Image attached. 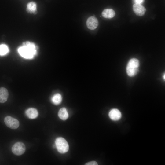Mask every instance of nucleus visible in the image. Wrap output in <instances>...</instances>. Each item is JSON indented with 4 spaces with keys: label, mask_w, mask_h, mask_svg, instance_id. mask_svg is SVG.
<instances>
[{
    "label": "nucleus",
    "mask_w": 165,
    "mask_h": 165,
    "mask_svg": "<svg viewBox=\"0 0 165 165\" xmlns=\"http://www.w3.org/2000/svg\"><path fill=\"white\" fill-rule=\"evenodd\" d=\"M85 165H97V163L95 161H92L86 163Z\"/></svg>",
    "instance_id": "obj_16"
},
{
    "label": "nucleus",
    "mask_w": 165,
    "mask_h": 165,
    "mask_svg": "<svg viewBox=\"0 0 165 165\" xmlns=\"http://www.w3.org/2000/svg\"><path fill=\"white\" fill-rule=\"evenodd\" d=\"M26 116L30 119H34L37 117L38 112L35 108H30L27 109L25 112Z\"/></svg>",
    "instance_id": "obj_11"
},
{
    "label": "nucleus",
    "mask_w": 165,
    "mask_h": 165,
    "mask_svg": "<svg viewBox=\"0 0 165 165\" xmlns=\"http://www.w3.org/2000/svg\"><path fill=\"white\" fill-rule=\"evenodd\" d=\"M9 52L8 46L6 44L0 45V55L3 56Z\"/></svg>",
    "instance_id": "obj_15"
},
{
    "label": "nucleus",
    "mask_w": 165,
    "mask_h": 165,
    "mask_svg": "<svg viewBox=\"0 0 165 165\" xmlns=\"http://www.w3.org/2000/svg\"><path fill=\"white\" fill-rule=\"evenodd\" d=\"M37 47L33 42L26 41L18 49V51L22 57L27 59H32L37 53Z\"/></svg>",
    "instance_id": "obj_1"
},
{
    "label": "nucleus",
    "mask_w": 165,
    "mask_h": 165,
    "mask_svg": "<svg viewBox=\"0 0 165 165\" xmlns=\"http://www.w3.org/2000/svg\"><path fill=\"white\" fill-rule=\"evenodd\" d=\"M110 118L112 120L117 121L121 117V113L117 109L113 108L111 109L108 114Z\"/></svg>",
    "instance_id": "obj_8"
},
{
    "label": "nucleus",
    "mask_w": 165,
    "mask_h": 165,
    "mask_svg": "<svg viewBox=\"0 0 165 165\" xmlns=\"http://www.w3.org/2000/svg\"><path fill=\"white\" fill-rule=\"evenodd\" d=\"M135 3L141 4L144 1V0H134Z\"/></svg>",
    "instance_id": "obj_17"
},
{
    "label": "nucleus",
    "mask_w": 165,
    "mask_h": 165,
    "mask_svg": "<svg viewBox=\"0 0 165 165\" xmlns=\"http://www.w3.org/2000/svg\"><path fill=\"white\" fill-rule=\"evenodd\" d=\"M9 95L8 91L4 87L0 88V103H4L6 102Z\"/></svg>",
    "instance_id": "obj_10"
},
{
    "label": "nucleus",
    "mask_w": 165,
    "mask_h": 165,
    "mask_svg": "<svg viewBox=\"0 0 165 165\" xmlns=\"http://www.w3.org/2000/svg\"><path fill=\"white\" fill-rule=\"evenodd\" d=\"M26 148L24 144L20 142L15 143L12 148L13 153L15 155L20 156L23 154L25 151Z\"/></svg>",
    "instance_id": "obj_4"
},
{
    "label": "nucleus",
    "mask_w": 165,
    "mask_h": 165,
    "mask_svg": "<svg viewBox=\"0 0 165 165\" xmlns=\"http://www.w3.org/2000/svg\"><path fill=\"white\" fill-rule=\"evenodd\" d=\"M4 121L6 125L12 129H16L19 126V121L17 119L10 116H8L5 117Z\"/></svg>",
    "instance_id": "obj_5"
},
{
    "label": "nucleus",
    "mask_w": 165,
    "mask_h": 165,
    "mask_svg": "<svg viewBox=\"0 0 165 165\" xmlns=\"http://www.w3.org/2000/svg\"><path fill=\"white\" fill-rule=\"evenodd\" d=\"M62 100V96L59 93H57L54 95L51 98V101L55 105H57L60 104Z\"/></svg>",
    "instance_id": "obj_14"
},
{
    "label": "nucleus",
    "mask_w": 165,
    "mask_h": 165,
    "mask_svg": "<svg viewBox=\"0 0 165 165\" xmlns=\"http://www.w3.org/2000/svg\"><path fill=\"white\" fill-rule=\"evenodd\" d=\"M139 66V60L135 58H132L128 62L127 68L126 71L128 75L130 77L134 76L138 71Z\"/></svg>",
    "instance_id": "obj_2"
},
{
    "label": "nucleus",
    "mask_w": 165,
    "mask_h": 165,
    "mask_svg": "<svg viewBox=\"0 0 165 165\" xmlns=\"http://www.w3.org/2000/svg\"><path fill=\"white\" fill-rule=\"evenodd\" d=\"M165 74H164V75H163V79H165Z\"/></svg>",
    "instance_id": "obj_18"
},
{
    "label": "nucleus",
    "mask_w": 165,
    "mask_h": 165,
    "mask_svg": "<svg viewBox=\"0 0 165 165\" xmlns=\"http://www.w3.org/2000/svg\"><path fill=\"white\" fill-rule=\"evenodd\" d=\"M55 143L57 150L60 153H64L68 150V143L64 138L62 137L57 138L55 140Z\"/></svg>",
    "instance_id": "obj_3"
},
{
    "label": "nucleus",
    "mask_w": 165,
    "mask_h": 165,
    "mask_svg": "<svg viewBox=\"0 0 165 165\" xmlns=\"http://www.w3.org/2000/svg\"><path fill=\"white\" fill-rule=\"evenodd\" d=\"M116 15L115 11L112 9H104L102 13V16L106 18L111 19Z\"/></svg>",
    "instance_id": "obj_12"
},
{
    "label": "nucleus",
    "mask_w": 165,
    "mask_h": 165,
    "mask_svg": "<svg viewBox=\"0 0 165 165\" xmlns=\"http://www.w3.org/2000/svg\"><path fill=\"white\" fill-rule=\"evenodd\" d=\"M133 9L135 14L139 16H143L146 11V8L141 4L135 3L133 6Z\"/></svg>",
    "instance_id": "obj_7"
},
{
    "label": "nucleus",
    "mask_w": 165,
    "mask_h": 165,
    "mask_svg": "<svg viewBox=\"0 0 165 165\" xmlns=\"http://www.w3.org/2000/svg\"><path fill=\"white\" fill-rule=\"evenodd\" d=\"M58 116L62 120H65L68 119V114L66 109L65 108H62L59 111Z\"/></svg>",
    "instance_id": "obj_13"
},
{
    "label": "nucleus",
    "mask_w": 165,
    "mask_h": 165,
    "mask_svg": "<svg viewBox=\"0 0 165 165\" xmlns=\"http://www.w3.org/2000/svg\"><path fill=\"white\" fill-rule=\"evenodd\" d=\"M27 12L30 14H36L37 13L36 3L34 2H31L28 3L26 8Z\"/></svg>",
    "instance_id": "obj_9"
},
{
    "label": "nucleus",
    "mask_w": 165,
    "mask_h": 165,
    "mask_svg": "<svg viewBox=\"0 0 165 165\" xmlns=\"http://www.w3.org/2000/svg\"><path fill=\"white\" fill-rule=\"evenodd\" d=\"M98 25V21L96 17L91 16L89 17L86 21V25L88 28L91 30L96 29Z\"/></svg>",
    "instance_id": "obj_6"
}]
</instances>
